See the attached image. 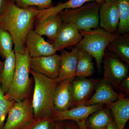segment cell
Masks as SVG:
<instances>
[{"mask_svg": "<svg viewBox=\"0 0 129 129\" xmlns=\"http://www.w3.org/2000/svg\"><path fill=\"white\" fill-rule=\"evenodd\" d=\"M39 10L33 7L22 8L12 0H6L0 14V27L11 36L15 52L21 51L25 48L26 37L32 29Z\"/></svg>", "mask_w": 129, "mask_h": 129, "instance_id": "obj_1", "label": "cell"}, {"mask_svg": "<svg viewBox=\"0 0 129 129\" xmlns=\"http://www.w3.org/2000/svg\"><path fill=\"white\" fill-rule=\"evenodd\" d=\"M35 82L32 106L35 118L51 117L54 111V96L59 82L30 69Z\"/></svg>", "mask_w": 129, "mask_h": 129, "instance_id": "obj_2", "label": "cell"}, {"mask_svg": "<svg viewBox=\"0 0 129 129\" xmlns=\"http://www.w3.org/2000/svg\"><path fill=\"white\" fill-rule=\"evenodd\" d=\"M16 68L12 83L5 96L10 101L18 102L30 97L32 80L29 77L30 57L26 47L15 52Z\"/></svg>", "mask_w": 129, "mask_h": 129, "instance_id": "obj_3", "label": "cell"}, {"mask_svg": "<svg viewBox=\"0 0 129 129\" xmlns=\"http://www.w3.org/2000/svg\"><path fill=\"white\" fill-rule=\"evenodd\" d=\"M80 32L83 38L76 46L94 58L100 70L107 46L118 35L108 32L100 27L88 30H80Z\"/></svg>", "mask_w": 129, "mask_h": 129, "instance_id": "obj_4", "label": "cell"}, {"mask_svg": "<svg viewBox=\"0 0 129 129\" xmlns=\"http://www.w3.org/2000/svg\"><path fill=\"white\" fill-rule=\"evenodd\" d=\"M102 4L91 2L75 9L63 10L59 14L63 22L74 24L79 31L95 29L99 27V11Z\"/></svg>", "mask_w": 129, "mask_h": 129, "instance_id": "obj_5", "label": "cell"}, {"mask_svg": "<svg viewBox=\"0 0 129 129\" xmlns=\"http://www.w3.org/2000/svg\"><path fill=\"white\" fill-rule=\"evenodd\" d=\"M30 97L15 102L2 129H21L34 120Z\"/></svg>", "mask_w": 129, "mask_h": 129, "instance_id": "obj_6", "label": "cell"}, {"mask_svg": "<svg viewBox=\"0 0 129 129\" xmlns=\"http://www.w3.org/2000/svg\"><path fill=\"white\" fill-rule=\"evenodd\" d=\"M103 62V79L115 88H119L122 81L128 75L127 64L120 60L116 55L107 51L105 52Z\"/></svg>", "mask_w": 129, "mask_h": 129, "instance_id": "obj_7", "label": "cell"}, {"mask_svg": "<svg viewBox=\"0 0 129 129\" xmlns=\"http://www.w3.org/2000/svg\"><path fill=\"white\" fill-rule=\"evenodd\" d=\"M60 64V55L56 53L50 56L30 58V69L37 73L53 79L58 77Z\"/></svg>", "mask_w": 129, "mask_h": 129, "instance_id": "obj_8", "label": "cell"}, {"mask_svg": "<svg viewBox=\"0 0 129 129\" xmlns=\"http://www.w3.org/2000/svg\"><path fill=\"white\" fill-rule=\"evenodd\" d=\"M82 38V35L75 25L63 22L51 44L57 52L61 51L67 47L76 46Z\"/></svg>", "mask_w": 129, "mask_h": 129, "instance_id": "obj_9", "label": "cell"}, {"mask_svg": "<svg viewBox=\"0 0 129 129\" xmlns=\"http://www.w3.org/2000/svg\"><path fill=\"white\" fill-rule=\"evenodd\" d=\"M105 104L81 106L67 111L53 112L51 118L54 122L72 120L76 123L85 121L91 114L104 107Z\"/></svg>", "mask_w": 129, "mask_h": 129, "instance_id": "obj_10", "label": "cell"}, {"mask_svg": "<svg viewBox=\"0 0 129 129\" xmlns=\"http://www.w3.org/2000/svg\"><path fill=\"white\" fill-rule=\"evenodd\" d=\"M99 19L100 27L117 34L119 22L117 1L102 4L99 9Z\"/></svg>", "mask_w": 129, "mask_h": 129, "instance_id": "obj_11", "label": "cell"}, {"mask_svg": "<svg viewBox=\"0 0 129 129\" xmlns=\"http://www.w3.org/2000/svg\"><path fill=\"white\" fill-rule=\"evenodd\" d=\"M25 46L31 58L51 55L57 52L51 44L47 42L34 29L28 33Z\"/></svg>", "mask_w": 129, "mask_h": 129, "instance_id": "obj_12", "label": "cell"}, {"mask_svg": "<svg viewBox=\"0 0 129 129\" xmlns=\"http://www.w3.org/2000/svg\"><path fill=\"white\" fill-rule=\"evenodd\" d=\"M99 80L98 79L80 78L74 80L72 83L73 101L71 109L84 104Z\"/></svg>", "mask_w": 129, "mask_h": 129, "instance_id": "obj_13", "label": "cell"}, {"mask_svg": "<svg viewBox=\"0 0 129 129\" xmlns=\"http://www.w3.org/2000/svg\"><path fill=\"white\" fill-rule=\"evenodd\" d=\"M74 78H70L59 82L54 94L55 111H63L71 109L73 101L72 83Z\"/></svg>", "mask_w": 129, "mask_h": 129, "instance_id": "obj_14", "label": "cell"}, {"mask_svg": "<svg viewBox=\"0 0 129 129\" xmlns=\"http://www.w3.org/2000/svg\"><path fill=\"white\" fill-rule=\"evenodd\" d=\"M96 86L94 94L83 105L91 106L101 104L107 105L117 101L124 96L117 93L111 84L103 79L99 80Z\"/></svg>", "mask_w": 129, "mask_h": 129, "instance_id": "obj_15", "label": "cell"}, {"mask_svg": "<svg viewBox=\"0 0 129 129\" xmlns=\"http://www.w3.org/2000/svg\"><path fill=\"white\" fill-rule=\"evenodd\" d=\"M78 50V47L75 46L71 51L64 50L61 51L60 70L58 77L56 79L57 82L75 77Z\"/></svg>", "mask_w": 129, "mask_h": 129, "instance_id": "obj_16", "label": "cell"}, {"mask_svg": "<svg viewBox=\"0 0 129 129\" xmlns=\"http://www.w3.org/2000/svg\"><path fill=\"white\" fill-rule=\"evenodd\" d=\"M63 23L60 14L51 15L41 20H36L35 31L41 36H45L52 42Z\"/></svg>", "mask_w": 129, "mask_h": 129, "instance_id": "obj_17", "label": "cell"}, {"mask_svg": "<svg viewBox=\"0 0 129 129\" xmlns=\"http://www.w3.org/2000/svg\"><path fill=\"white\" fill-rule=\"evenodd\" d=\"M107 106L110 109L118 129H124L129 119V99L122 97Z\"/></svg>", "mask_w": 129, "mask_h": 129, "instance_id": "obj_18", "label": "cell"}, {"mask_svg": "<svg viewBox=\"0 0 129 129\" xmlns=\"http://www.w3.org/2000/svg\"><path fill=\"white\" fill-rule=\"evenodd\" d=\"M96 2L102 4L103 0H69L66 2L60 3L55 6H52L45 9L39 10L36 20H41L51 15L59 14L66 9H74L84 5L86 2Z\"/></svg>", "mask_w": 129, "mask_h": 129, "instance_id": "obj_19", "label": "cell"}, {"mask_svg": "<svg viewBox=\"0 0 129 129\" xmlns=\"http://www.w3.org/2000/svg\"><path fill=\"white\" fill-rule=\"evenodd\" d=\"M16 68V57L13 50L5 58L3 69L0 74V84L6 94L11 85Z\"/></svg>", "mask_w": 129, "mask_h": 129, "instance_id": "obj_20", "label": "cell"}, {"mask_svg": "<svg viewBox=\"0 0 129 129\" xmlns=\"http://www.w3.org/2000/svg\"><path fill=\"white\" fill-rule=\"evenodd\" d=\"M113 121L110 109L104 107L91 114L85 120V125L88 129H101Z\"/></svg>", "mask_w": 129, "mask_h": 129, "instance_id": "obj_21", "label": "cell"}, {"mask_svg": "<svg viewBox=\"0 0 129 129\" xmlns=\"http://www.w3.org/2000/svg\"><path fill=\"white\" fill-rule=\"evenodd\" d=\"M107 49L115 53L124 62L129 65V34L118 35L109 44Z\"/></svg>", "mask_w": 129, "mask_h": 129, "instance_id": "obj_22", "label": "cell"}, {"mask_svg": "<svg viewBox=\"0 0 129 129\" xmlns=\"http://www.w3.org/2000/svg\"><path fill=\"white\" fill-rule=\"evenodd\" d=\"M92 58V56L87 52L79 48L75 77L86 78L93 75L94 68Z\"/></svg>", "mask_w": 129, "mask_h": 129, "instance_id": "obj_23", "label": "cell"}, {"mask_svg": "<svg viewBox=\"0 0 129 129\" xmlns=\"http://www.w3.org/2000/svg\"><path fill=\"white\" fill-rule=\"evenodd\" d=\"M118 25L117 34H128L129 32V0H117Z\"/></svg>", "mask_w": 129, "mask_h": 129, "instance_id": "obj_24", "label": "cell"}, {"mask_svg": "<svg viewBox=\"0 0 129 129\" xmlns=\"http://www.w3.org/2000/svg\"><path fill=\"white\" fill-rule=\"evenodd\" d=\"M14 42L11 35L0 27V55L3 59L13 51Z\"/></svg>", "mask_w": 129, "mask_h": 129, "instance_id": "obj_25", "label": "cell"}, {"mask_svg": "<svg viewBox=\"0 0 129 129\" xmlns=\"http://www.w3.org/2000/svg\"><path fill=\"white\" fill-rule=\"evenodd\" d=\"M14 102L6 97L0 84V129L3 128L7 116Z\"/></svg>", "mask_w": 129, "mask_h": 129, "instance_id": "obj_26", "label": "cell"}, {"mask_svg": "<svg viewBox=\"0 0 129 129\" xmlns=\"http://www.w3.org/2000/svg\"><path fill=\"white\" fill-rule=\"evenodd\" d=\"M17 6L22 8L37 7L40 10L52 7L53 0H12Z\"/></svg>", "mask_w": 129, "mask_h": 129, "instance_id": "obj_27", "label": "cell"}, {"mask_svg": "<svg viewBox=\"0 0 129 129\" xmlns=\"http://www.w3.org/2000/svg\"><path fill=\"white\" fill-rule=\"evenodd\" d=\"M53 122L51 117H41L35 118L21 129H51Z\"/></svg>", "mask_w": 129, "mask_h": 129, "instance_id": "obj_28", "label": "cell"}, {"mask_svg": "<svg viewBox=\"0 0 129 129\" xmlns=\"http://www.w3.org/2000/svg\"><path fill=\"white\" fill-rule=\"evenodd\" d=\"M120 90L126 94H129V76L127 75L120 83L119 86Z\"/></svg>", "mask_w": 129, "mask_h": 129, "instance_id": "obj_29", "label": "cell"}, {"mask_svg": "<svg viewBox=\"0 0 129 129\" xmlns=\"http://www.w3.org/2000/svg\"><path fill=\"white\" fill-rule=\"evenodd\" d=\"M63 122L65 129H80L78 125L75 124L73 121L66 120Z\"/></svg>", "mask_w": 129, "mask_h": 129, "instance_id": "obj_30", "label": "cell"}, {"mask_svg": "<svg viewBox=\"0 0 129 129\" xmlns=\"http://www.w3.org/2000/svg\"><path fill=\"white\" fill-rule=\"evenodd\" d=\"M51 129H65L64 122L58 121L53 122Z\"/></svg>", "mask_w": 129, "mask_h": 129, "instance_id": "obj_31", "label": "cell"}, {"mask_svg": "<svg viewBox=\"0 0 129 129\" xmlns=\"http://www.w3.org/2000/svg\"><path fill=\"white\" fill-rule=\"evenodd\" d=\"M106 129H118L114 121L111 122L106 127Z\"/></svg>", "mask_w": 129, "mask_h": 129, "instance_id": "obj_32", "label": "cell"}, {"mask_svg": "<svg viewBox=\"0 0 129 129\" xmlns=\"http://www.w3.org/2000/svg\"><path fill=\"white\" fill-rule=\"evenodd\" d=\"M77 124L80 129H88L86 127L85 121L77 123Z\"/></svg>", "mask_w": 129, "mask_h": 129, "instance_id": "obj_33", "label": "cell"}, {"mask_svg": "<svg viewBox=\"0 0 129 129\" xmlns=\"http://www.w3.org/2000/svg\"><path fill=\"white\" fill-rule=\"evenodd\" d=\"M5 2H6V0H0V14H1L4 9Z\"/></svg>", "mask_w": 129, "mask_h": 129, "instance_id": "obj_34", "label": "cell"}, {"mask_svg": "<svg viewBox=\"0 0 129 129\" xmlns=\"http://www.w3.org/2000/svg\"><path fill=\"white\" fill-rule=\"evenodd\" d=\"M3 65H4V62H2L0 60V74L2 72Z\"/></svg>", "mask_w": 129, "mask_h": 129, "instance_id": "obj_35", "label": "cell"}, {"mask_svg": "<svg viewBox=\"0 0 129 129\" xmlns=\"http://www.w3.org/2000/svg\"><path fill=\"white\" fill-rule=\"evenodd\" d=\"M104 2H111L115 1L117 0H103Z\"/></svg>", "mask_w": 129, "mask_h": 129, "instance_id": "obj_36", "label": "cell"}, {"mask_svg": "<svg viewBox=\"0 0 129 129\" xmlns=\"http://www.w3.org/2000/svg\"><path fill=\"white\" fill-rule=\"evenodd\" d=\"M106 128H102L101 129H106Z\"/></svg>", "mask_w": 129, "mask_h": 129, "instance_id": "obj_37", "label": "cell"}]
</instances>
